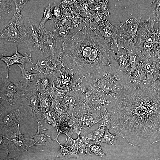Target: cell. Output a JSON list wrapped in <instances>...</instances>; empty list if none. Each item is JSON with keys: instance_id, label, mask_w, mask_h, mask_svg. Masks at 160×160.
<instances>
[{"instance_id": "obj_1", "label": "cell", "mask_w": 160, "mask_h": 160, "mask_svg": "<svg viewBox=\"0 0 160 160\" xmlns=\"http://www.w3.org/2000/svg\"><path fill=\"white\" fill-rule=\"evenodd\" d=\"M147 81L130 82L106 108L115 132L133 146L147 147L160 141V91Z\"/></svg>"}, {"instance_id": "obj_2", "label": "cell", "mask_w": 160, "mask_h": 160, "mask_svg": "<svg viewBox=\"0 0 160 160\" xmlns=\"http://www.w3.org/2000/svg\"><path fill=\"white\" fill-rule=\"evenodd\" d=\"M115 52L100 32L83 25L64 41L57 60L60 71L69 73L74 80L103 67L116 68Z\"/></svg>"}, {"instance_id": "obj_3", "label": "cell", "mask_w": 160, "mask_h": 160, "mask_svg": "<svg viewBox=\"0 0 160 160\" xmlns=\"http://www.w3.org/2000/svg\"><path fill=\"white\" fill-rule=\"evenodd\" d=\"M117 69L103 67L83 77L110 103L116 99L124 86L130 81L129 76Z\"/></svg>"}, {"instance_id": "obj_4", "label": "cell", "mask_w": 160, "mask_h": 160, "mask_svg": "<svg viewBox=\"0 0 160 160\" xmlns=\"http://www.w3.org/2000/svg\"><path fill=\"white\" fill-rule=\"evenodd\" d=\"M134 51L145 61L160 58V21L150 18L141 22Z\"/></svg>"}, {"instance_id": "obj_5", "label": "cell", "mask_w": 160, "mask_h": 160, "mask_svg": "<svg viewBox=\"0 0 160 160\" xmlns=\"http://www.w3.org/2000/svg\"><path fill=\"white\" fill-rule=\"evenodd\" d=\"M74 84L79 94L78 107L75 114L87 112L100 114L109 104V102L100 95L84 78L76 79Z\"/></svg>"}, {"instance_id": "obj_6", "label": "cell", "mask_w": 160, "mask_h": 160, "mask_svg": "<svg viewBox=\"0 0 160 160\" xmlns=\"http://www.w3.org/2000/svg\"><path fill=\"white\" fill-rule=\"evenodd\" d=\"M0 135L7 136L16 132L27 109L23 105L5 107L0 104Z\"/></svg>"}, {"instance_id": "obj_7", "label": "cell", "mask_w": 160, "mask_h": 160, "mask_svg": "<svg viewBox=\"0 0 160 160\" xmlns=\"http://www.w3.org/2000/svg\"><path fill=\"white\" fill-rule=\"evenodd\" d=\"M141 19V17L129 18L117 26V49L134 51Z\"/></svg>"}, {"instance_id": "obj_8", "label": "cell", "mask_w": 160, "mask_h": 160, "mask_svg": "<svg viewBox=\"0 0 160 160\" xmlns=\"http://www.w3.org/2000/svg\"><path fill=\"white\" fill-rule=\"evenodd\" d=\"M27 35L21 13L15 12L9 21L1 29L0 37L12 43L25 42Z\"/></svg>"}, {"instance_id": "obj_9", "label": "cell", "mask_w": 160, "mask_h": 160, "mask_svg": "<svg viewBox=\"0 0 160 160\" xmlns=\"http://www.w3.org/2000/svg\"><path fill=\"white\" fill-rule=\"evenodd\" d=\"M40 25L42 37L44 56L57 60L64 40Z\"/></svg>"}, {"instance_id": "obj_10", "label": "cell", "mask_w": 160, "mask_h": 160, "mask_svg": "<svg viewBox=\"0 0 160 160\" xmlns=\"http://www.w3.org/2000/svg\"><path fill=\"white\" fill-rule=\"evenodd\" d=\"M0 102L5 100L9 105L15 104L16 101L21 99L23 94L20 81L12 83L7 76L0 75Z\"/></svg>"}, {"instance_id": "obj_11", "label": "cell", "mask_w": 160, "mask_h": 160, "mask_svg": "<svg viewBox=\"0 0 160 160\" xmlns=\"http://www.w3.org/2000/svg\"><path fill=\"white\" fill-rule=\"evenodd\" d=\"M41 94L37 87L31 92L23 94L21 100L23 105L34 119L41 122L42 108L40 105Z\"/></svg>"}, {"instance_id": "obj_12", "label": "cell", "mask_w": 160, "mask_h": 160, "mask_svg": "<svg viewBox=\"0 0 160 160\" xmlns=\"http://www.w3.org/2000/svg\"><path fill=\"white\" fill-rule=\"evenodd\" d=\"M27 35L25 42L30 52L37 51L44 57L42 37L40 25L29 24L27 29Z\"/></svg>"}, {"instance_id": "obj_13", "label": "cell", "mask_w": 160, "mask_h": 160, "mask_svg": "<svg viewBox=\"0 0 160 160\" xmlns=\"http://www.w3.org/2000/svg\"><path fill=\"white\" fill-rule=\"evenodd\" d=\"M61 68V65L58 61L42 57L38 59L37 63L33 65L30 70L36 71L40 74L57 76V75L60 74Z\"/></svg>"}, {"instance_id": "obj_14", "label": "cell", "mask_w": 160, "mask_h": 160, "mask_svg": "<svg viewBox=\"0 0 160 160\" xmlns=\"http://www.w3.org/2000/svg\"><path fill=\"white\" fill-rule=\"evenodd\" d=\"M38 130L36 133L33 136L25 138L27 148L37 145L50 146L52 140L51 136H49L46 129L41 124V122L37 121Z\"/></svg>"}, {"instance_id": "obj_15", "label": "cell", "mask_w": 160, "mask_h": 160, "mask_svg": "<svg viewBox=\"0 0 160 160\" xmlns=\"http://www.w3.org/2000/svg\"><path fill=\"white\" fill-rule=\"evenodd\" d=\"M79 102V94L77 89L73 87L66 93L60 104L69 116L76 113Z\"/></svg>"}, {"instance_id": "obj_16", "label": "cell", "mask_w": 160, "mask_h": 160, "mask_svg": "<svg viewBox=\"0 0 160 160\" xmlns=\"http://www.w3.org/2000/svg\"><path fill=\"white\" fill-rule=\"evenodd\" d=\"M17 65L21 72L22 78L20 81L23 94H26L37 87L41 74L31 73L25 70L24 66H22L19 64H17Z\"/></svg>"}, {"instance_id": "obj_17", "label": "cell", "mask_w": 160, "mask_h": 160, "mask_svg": "<svg viewBox=\"0 0 160 160\" xmlns=\"http://www.w3.org/2000/svg\"><path fill=\"white\" fill-rule=\"evenodd\" d=\"M31 54V52H30V54L28 56H24L18 52L17 45L16 51L12 55L10 56H1L0 60L4 62L7 66V77L9 78V68L13 65L20 64L23 65L26 63L30 62L33 65L34 64L32 62Z\"/></svg>"}, {"instance_id": "obj_18", "label": "cell", "mask_w": 160, "mask_h": 160, "mask_svg": "<svg viewBox=\"0 0 160 160\" xmlns=\"http://www.w3.org/2000/svg\"><path fill=\"white\" fill-rule=\"evenodd\" d=\"M4 136L7 140L8 145L13 149L20 151L28 152L26 140L20 131L19 127L16 132Z\"/></svg>"}, {"instance_id": "obj_19", "label": "cell", "mask_w": 160, "mask_h": 160, "mask_svg": "<svg viewBox=\"0 0 160 160\" xmlns=\"http://www.w3.org/2000/svg\"><path fill=\"white\" fill-rule=\"evenodd\" d=\"M160 58L144 60L147 81L152 83L159 78L160 74Z\"/></svg>"}, {"instance_id": "obj_20", "label": "cell", "mask_w": 160, "mask_h": 160, "mask_svg": "<svg viewBox=\"0 0 160 160\" xmlns=\"http://www.w3.org/2000/svg\"><path fill=\"white\" fill-rule=\"evenodd\" d=\"M100 114L87 112L79 115H73L78 118L79 123L82 128L87 130L93 125L99 122Z\"/></svg>"}, {"instance_id": "obj_21", "label": "cell", "mask_w": 160, "mask_h": 160, "mask_svg": "<svg viewBox=\"0 0 160 160\" xmlns=\"http://www.w3.org/2000/svg\"><path fill=\"white\" fill-rule=\"evenodd\" d=\"M56 79V76L54 75L41 74L37 88L41 95H49L50 91Z\"/></svg>"}, {"instance_id": "obj_22", "label": "cell", "mask_w": 160, "mask_h": 160, "mask_svg": "<svg viewBox=\"0 0 160 160\" xmlns=\"http://www.w3.org/2000/svg\"><path fill=\"white\" fill-rule=\"evenodd\" d=\"M116 52V60L118 64L117 70L125 73L129 65L130 57L128 50L123 48H119Z\"/></svg>"}, {"instance_id": "obj_23", "label": "cell", "mask_w": 160, "mask_h": 160, "mask_svg": "<svg viewBox=\"0 0 160 160\" xmlns=\"http://www.w3.org/2000/svg\"><path fill=\"white\" fill-rule=\"evenodd\" d=\"M59 72L60 75L58 77L56 76V79L54 82V85L62 89L66 87L69 90L73 86V78L68 73L63 72L60 70Z\"/></svg>"}, {"instance_id": "obj_24", "label": "cell", "mask_w": 160, "mask_h": 160, "mask_svg": "<svg viewBox=\"0 0 160 160\" xmlns=\"http://www.w3.org/2000/svg\"><path fill=\"white\" fill-rule=\"evenodd\" d=\"M98 127L103 128L105 129L115 128V123L112 117L106 108H104L101 113L100 120L99 122Z\"/></svg>"}, {"instance_id": "obj_25", "label": "cell", "mask_w": 160, "mask_h": 160, "mask_svg": "<svg viewBox=\"0 0 160 160\" xmlns=\"http://www.w3.org/2000/svg\"><path fill=\"white\" fill-rule=\"evenodd\" d=\"M50 97L51 103L50 107L54 109L56 118L61 120L69 118V116L63 107L61 105L58 100L53 98L51 96Z\"/></svg>"}, {"instance_id": "obj_26", "label": "cell", "mask_w": 160, "mask_h": 160, "mask_svg": "<svg viewBox=\"0 0 160 160\" xmlns=\"http://www.w3.org/2000/svg\"><path fill=\"white\" fill-rule=\"evenodd\" d=\"M121 133L117 131L114 134L111 133L108 129H106L103 137L100 139V144L105 143L108 145H114L116 144L117 139L121 136Z\"/></svg>"}, {"instance_id": "obj_27", "label": "cell", "mask_w": 160, "mask_h": 160, "mask_svg": "<svg viewBox=\"0 0 160 160\" xmlns=\"http://www.w3.org/2000/svg\"><path fill=\"white\" fill-rule=\"evenodd\" d=\"M59 135L58 134L56 137L52 139L53 141H56L60 146V148L58 154L57 155V157L63 159H68L70 158H78V154L71 151L68 148L62 145L58 140V137Z\"/></svg>"}, {"instance_id": "obj_28", "label": "cell", "mask_w": 160, "mask_h": 160, "mask_svg": "<svg viewBox=\"0 0 160 160\" xmlns=\"http://www.w3.org/2000/svg\"><path fill=\"white\" fill-rule=\"evenodd\" d=\"M55 117V114L54 111H52L50 109H45V111L42 112L41 121L51 125L57 131Z\"/></svg>"}, {"instance_id": "obj_29", "label": "cell", "mask_w": 160, "mask_h": 160, "mask_svg": "<svg viewBox=\"0 0 160 160\" xmlns=\"http://www.w3.org/2000/svg\"><path fill=\"white\" fill-rule=\"evenodd\" d=\"M56 125L58 134L63 133L67 137H71L73 133L70 127L67 122L64 120L59 119L56 118Z\"/></svg>"}, {"instance_id": "obj_30", "label": "cell", "mask_w": 160, "mask_h": 160, "mask_svg": "<svg viewBox=\"0 0 160 160\" xmlns=\"http://www.w3.org/2000/svg\"><path fill=\"white\" fill-rule=\"evenodd\" d=\"M64 120L67 122L73 132L79 135L82 128L79 123L78 118L73 114L69 116V118Z\"/></svg>"}, {"instance_id": "obj_31", "label": "cell", "mask_w": 160, "mask_h": 160, "mask_svg": "<svg viewBox=\"0 0 160 160\" xmlns=\"http://www.w3.org/2000/svg\"><path fill=\"white\" fill-rule=\"evenodd\" d=\"M105 130L103 128L98 127L97 129L85 135L89 142L93 141L95 144H98L100 142V140L103 137Z\"/></svg>"}, {"instance_id": "obj_32", "label": "cell", "mask_w": 160, "mask_h": 160, "mask_svg": "<svg viewBox=\"0 0 160 160\" xmlns=\"http://www.w3.org/2000/svg\"><path fill=\"white\" fill-rule=\"evenodd\" d=\"M76 140L80 152L86 155L89 142L88 138L85 135L81 136L79 135Z\"/></svg>"}, {"instance_id": "obj_33", "label": "cell", "mask_w": 160, "mask_h": 160, "mask_svg": "<svg viewBox=\"0 0 160 160\" xmlns=\"http://www.w3.org/2000/svg\"><path fill=\"white\" fill-rule=\"evenodd\" d=\"M68 91L67 88L60 89L56 87L53 84L50 91L49 95L53 98L57 100L63 99Z\"/></svg>"}, {"instance_id": "obj_34", "label": "cell", "mask_w": 160, "mask_h": 160, "mask_svg": "<svg viewBox=\"0 0 160 160\" xmlns=\"http://www.w3.org/2000/svg\"><path fill=\"white\" fill-rule=\"evenodd\" d=\"M63 146L76 154L80 153L76 139H74L71 137H67L66 143Z\"/></svg>"}, {"instance_id": "obj_35", "label": "cell", "mask_w": 160, "mask_h": 160, "mask_svg": "<svg viewBox=\"0 0 160 160\" xmlns=\"http://www.w3.org/2000/svg\"><path fill=\"white\" fill-rule=\"evenodd\" d=\"M53 11L52 7L50 4L47 7L44 9L43 16L39 23L41 25L44 26L46 22L49 20L55 21L52 17Z\"/></svg>"}, {"instance_id": "obj_36", "label": "cell", "mask_w": 160, "mask_h": 160, "mask_svg": "<svg viewBox=\"0 0 160 160\" xmlns=\"http://www.w3.org/2000/svg\"><path fill=\"white\" fill-rule=\"evenodd\" d=\"M101 144L97 145L96 144L92 145L89 144L88 147L90 149V151L88 152L89 155L92 154L100 156L101 157H104L105 156L107 152L103 150L101 148Z\"/></svg>"}, {"instance_id": "obj_37", "label": "cell", "mask_w": 160, "mask_h": 160, "mask_svg": "<svg viewBox=\"0 0 160 160\" xmlns=\"http://www.w3.org/2000/svg\"><path fill=\"white\" fill-rule=\"evenodd\" d=\"M151 10L154 18L160 21V0H152Z\"/></svg>"}, {"instance_id": "obj_38", "label": "cell", "mask_w": 160, "mask_h": 160, "mask_svg": "<svg viewBox=\"0 0 160 160\" xmlns=\"http://www.w3.org/2000/svg\"><path fill=\"white\" fill-rule=\"evenodd\" d=\"M12 0H0V12L9 13L12 10Z\"/></svg>"}, {"instance_id": "obj_39", "label": "cell", "mask_w": 160, "mask_h": 160, "mask_svg": "<svg viewBox=\"0 0 160 160\" xmlns=\"http://www.w3.org/2000/svg\"><path fill=\"white\" fill-rule=\"evenodd\" d=\"M51 103V97L49 95H41L40 105L42 108L45 109H50Z\"/></svg>"}, {"instance_id": "obj_40", "label": "cell", "mask_w": 160, "mask_h": 160, "mask_svg": "<svg viewBox=\"0 0 160 160\" xmlns=\"http://www.w3.org/2000/svg\"><path fill=\"white\" fill-rule=\"evenodd\" d=\"M28 0H14L15 5V11L17 13H21V12Z\"/></svg>"}, {"instance_id": "obj_41", "label": "cell", "mask_w": 160, "mask_h": 160, "mask_svg": "<svg viewBox=\"0 0 160 160\" xmlns=\"http://www.w3.org/2000/svg\"><path fill=\"white\" fill-rule=\"evenodd\" d=\"M8 144L6 138L4 136L0 135V149L5 151L8 155L9 152L8 151Z\"/></svg>"}, {"instance_id": "obj_42", "label": "cell", "mask_w": 160, "mask_h": 160, "mask_svg": "<svg viewBox=\"0 0 160 160\" xmlns=\"http://www.w3.org/2000/svg\"><path fill=\"white\" fill-rule=\"evenodd\" d=\"M53 5L54 9L53 11V15L56 17L57 19L60 20L61 17V12L59 5L55 3Z\"/></svg>"}, {"instance_id": "obj_43", "label": "cell", "mask_w": 160, "mask_h": 160, "mask_svg": "<svg viewBox=\"0 0 160 160\" xmlns=\"http://www.w3.org/2000/svg\"><path fill=\"white\" fill-rule=\"evenodd\" d=\"M0 160H19L18 158V157H15L14 158L12 159H1Z\"/></svg>"}, {"instance_id": "obj_44", "label": "cell", "mask_w": 160, "mask_h": 160, "mask_svg": "<svg viewBox=\"0 0 160 160\" xmlns=\"http://www.w3.org/2000/svg\"></svg>"}]
</instances>
